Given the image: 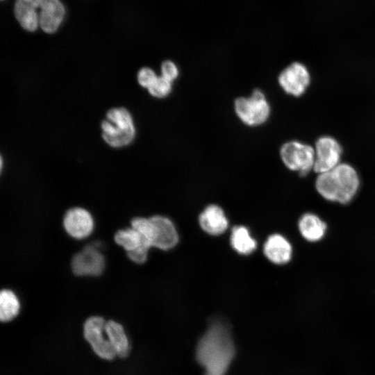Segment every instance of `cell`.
Returning <instances> with one entry per match:
<instances>
[{
    "mask_svg": "<svg viewBox=\"0 0 375 375\" xmlns=\"http://www.w3.org/2000/svg\"><path fill=\"white\" fill-rule=\"evenodd\" d=\"M297 226L302 238L310 242L320 241L327 229L326 224L318 215L312 212L302 215Z\"/></svg>",
    "mask_w": 375,
    "mask_h": 375,
    "instance_id": "cell-15",
    "label": "cell"
},
{
    "mask_svg": "<svg viewBox=\"0 0 375 375\" xmlns=\"http://www.w3.org/2000/svg\"><path fill=\"white\" fill-rule=\"evenodd\" d=\"M313 171L317 174L328 172L340 163L342 148L331 136L324 135L315 142Z\"/></svg>",
    "mask_w": 375,
    "mask_h": 375,
    "instance_id": "cell-7",
    "label": "cell"
},
{
    "mask_svg": "<svg viewBox=\"0 0 375 375\" xmlns=\"http://www.w3.org/2000/svg\"><path fill=\"white\" fill-rule=\"evenodd\" d=\"M234 355L235 347L228 326L219 321L212 322L196 351L205 375H225Z\"/></svg>",
    "mask_w": 375,
    "mask_h": 375,
    "instance_id": "cell-1",
    "label": "cell"
},
{
    "mask_svg": "<svg viewBox=\"0 0 375 375\" xmlns=\"http://www.w3.org/2000/svg\"><path fill=\"white\" fill-rule=\"evenodd\" d=\"M263 253L271 262L275 265H285L292 258V246L285 236L274 233L265 242Z\"/></svg>",
    "mask_w": 375,
    "mask_h": 375,
    "instance_id": "cell-13",
    "label": "cell"
},
{
    "mask_svg": "<svg viewBox=\"0 0 375 375\" xmlns=\"http://www.w3.org/2000/svg\"><path fill=\"white\" fill-rule=\"evenodd\" d=\"M154 72L148 67L142 68L138 74L139 83L145 88H149L157 79Z\"/></svg>",
    "mask_w": 375,
    "mask_h": 375,
    "instance_id": "cell-24",
    "label": "cell"
},
{
    "mask_svg": "<svg viewBox=\"0 0 375 375\" xmlns=\"http://www.w3.org/2000/svg\"><path fill=\"white\" fill-rule=\"evenodd\" d=\"M101 124L104 140L113 147L128 144L135 135L132 117L124 108L110 109Z\"/></svg>",
    "mask_w": 375,
    "mask_h": 375,
    "instance_id": "cell-3",
    "label": "cell"
},
{
    "mask_svg": "<svg viewBox=\"0 0 375 375\" xmlns=\"http://www.w3.org/2000/svg\"><path fill=\"white\" fill-rule=\"evenodd\" d=\"M230 242L232 248L241 255H249L257 247V242L251 237L249 229L241 225L232 228Z\"/></svg>",
    "mask_w": 375,
    "mask_h": 375,
    "instance_id": "cell-18",
    "label": "cell"
},
{
    "mask_svg": "<svg viewBox=\"0 0 375 375\" xmlns=\"http://www.w3.org/2000/svg\"><path fill=\"white\" fill-rule=\"evenodd\" d=\"M171 82L163 76L158 77L155 82L148 88L149 92L153 97H164L171 91Z\"/></svg>",
    "mask_w": 375,
    "mask_h": 375,
    "instance_id": "cell-22",
    "label": "cell"
},
{
    "mask_svg": "<svg viewBox=\"0 0 375 375\" xmlns=\"http://www.w3.org/2000/svg\"><path fill=\"white\" fill-rule=\"evenodd\" d=\"M155 228L153 247L162 251H169L176 246L178 234L172 221L162 215L149 217Z\"/></svg>",
    "mask_w": 375,
    "mask_h": 375,
    "instance_id": "cell-11",
    "label": "cell"
},
{
    "mask_svg": "<svg viewBox=\"0 0 375 375\" xmlns=\"http://www.w3.org/2000/svg\"><path fill=\"white\" fill-rule=\"evenodd\" d=\"M280 155L287 168L300 175H307L313 170L315 149L308 144L299 141L288 142L282 146Z\"/></svg>",
    "mask_w": 375,
    "mask_h": 375,
    "instance_id": "cell-4",
    "label": "cell"
},
{
    "mask_svg": "<svg viewBox=\"0 0 375 375\" xmlns=\"http://www.w3.org/2000/svg\"><path fill=\"white\" fill-rule=\"evenodd\" d=\"M39 25L48 33L55 32L61 24L65 8L59 0H37Z\"/></svg>",
    "mask_w": 375,
    "mask_h": 375,
    "instance_id": "cell-12",
    "label": "cell"
},
{
    "mask_svg": "<svg viewBox=\"0 0 375 375\" xmlns=\"http://www.w3.org/2000/svg\"><path fill=\"white\" fill-rule=\"evenodd\" d=\"M360 184L356 169L350 164L340 162L332 169L318 174L315 187L326 201L347 204L356 195Z\"/></svg>",
    "mask_w": 375,
    "mask_h": 375,
    "instance_id": "cell-2",
    "label": "cell"
},
{
    "mask_svg": "<svg viewBox=\"0 0 375 375\" xmlns=\"http://www.w3.org/2000/svg\"><path fill=\"white\" fill-rule=\"evenodd\" d=\"M131 225L133 228L140 233L144 240L148 242L153 247L155 228L149 218L141 217H134L131 221Z\"/></svg>",
    "mask_w": 375,
    "mask_h": 375,
    "instance_id": "cell-21",
    "label": "cell"
},
{
    "mask_svg": "<svg viewBox=\"0 0 375 375\" xmlns=\"http://www.w3.org/2000/svg\"><path fill=\"white\" fill-rule=\"evenodd\" d=\"M15 14L21 26L26 30L34 31L39 25L37 0H17Z\"/></svg>",
    "mask_w": 375,
    "mask_h": 375,
    "instance_id": "cell-17",
    "label": "cell"
},
{
    "mask_svg": "<svg viewBox=\"0 0 375 375\" xmlns=\"http://www.w3.org/2000/svg\"><path fill=\"white\" fill-rule=\"evenodd\" d=\"M151 248L148 244H143L136 249L126 252L128 258L137 264H143L147 260L149 250Z\"/></svg>",
    "mask_w": 375,
    "mask_h": 375,
    "instance_id": "cell-23",
    "label": "cell"
},
{
    "mask_svg": "<svg viewBox=\"0 0 375 375\" xmlns=\"http://www.w3.org/2000/svg\"><path fill=\"white\" fill-rule=\"evenodd\" d=\"M106 322L101 316L89 317L83 324V336L98 357L112 360L117 356L106 334Z\"/></svg>",
    "mask_w": 375,
    "mask_h": 375,
    "instance_id": "cell-5",
    "label": "cell"
},
{
    "mask_svg": "<svg viewBox=\"0 0 375 375\" xmlns=\"http://www.w3.org/2000/svg\"><path fill=\"white\" fill-rule=\"evenodd\" d=\"M20 303L16 294L10 290L3 289L0 292V320L8 322L19 314Z\"/></svg>",
    "mask_w": 375,
    "mask_h": 375,
    "instance_id": "cell-19",
    "label": "cell"
},
{
    "mask_svg": "<svg viewBox=\"0 0 375 375\" xmlns=\"http://www.w3.org/2000/svg\"><path fill=\"white\" fill-rule=\"evenodd\" d=\"M63 226L68 235L81 240L91 234L94 229V220L87 210L79 207L72 208L64 216Z\"/></svg>",
    "mask_w": 375,
    "mask_h": 375,
    "instance_id": "cell-10",
    "label": "cell"
},
{
    "mask_svg": "<svg viewBox=\"0 0 375 375\" xmlns=\"http://www.w3.org/2000/svg\"><path fill=\"white\" fill-rule=\"evenodd\" d=\"M114 240L118 245L122 247L126 252L133 251L144 243L151 247L132 227L117 231L114 235Z\"/></svg>",
    "mask_w": 375,
    "mask_h": 375,
    "instance_id": "cell-20",
    "label": "cell"
},
{
    "mask_svg": "<svg viewBox=\"0 0 375 375\" xmlns=\"http://www.w3.org/2000/svg\"><path fill=\"white\" fill-rule=\"evenodd\" d=\"M237 115L248 125H258L269 115V106L262 92L256 90L251 97L238 98L235 102Z\"/></svg>",
    "mask_w": 375,
    "mask_h": 375,
    "instance_id": "cell-6",
    "label": "cell"
},
{
    "mask_svg": "<svg viewBox=\"0 0 375 375\" xmlns=\"http://www.w3.org/2000/svg\"><path fill=\"white\" fill-rule=\"evenodd\" d=\"M105 331L116 356L121 358H126L131 347L123 326L115 320L109 319L106 322Z\"/></svg>",
    "mask_w": 375,
    "mask_h": 375,
    "instance_id": "cell-16",
    "label": "cell"
},
{
    "mask_svg": "<svg viewBox=\"0 0 375 375\" xmlns=\"http://www.w3.org/2000/svg\"><path fill=\"white\" fill-rule=\"evenodd\" d=\"M199 223L203 231L214 236L223 234L228 226V221L223 209L215 204L208 206L201 212Z\"/></svg>",
    "mask_w": 375,
    "mask_h": 375,
    "instance_id": "cell-14",
    "label": "cell"
},
{
    "mask_svg": "<svg viewBox=\"0 0 375 375\" xmlns=\"http://www.w3.org/2000/svg\"><path fill=\"white\" fill-rule=\"evenodd\" d=\"M310 74L303 64L293 62L285 68L278 76V83L283 90L294 97L305 93L310 83Z\"/></svg>",
    "mask_w": 375,
    "mask_h": 375,
    "instance_id": "cell-8",
    "label": "cell"
},
{
    "mask_svg": "<svg viewBox=\"0 0 375 375\" xmlns=\"http://www.w3.org/2000/svg\"><path fill=\"white\" fill-rule=\"evenodd\" d=\"M72 269L76 276H99L106 265L105 258L94 245H87L72 260Z\"/></svg>",
    "mask_w": 375,
    "mask_h": 375,
    "instance_id": "cell-9",
    "label": "cell"
},
{
    "mask_svg": "<svg viewBox=\"0 0 375 375\" xmlns=\"http://www.w3.org/2000/svg\"><path fill=\"white\" fill-rule=\"evenodd\" d=\"M162 76L172 81L178 76V69L175 64L169 60L165 61L161 66Z\"/></svg>",
    "mask_w": 375,
    "mask_h": 375,
    "instance_id": "cell-25",
    "label": "cell"
}]
</instances>
